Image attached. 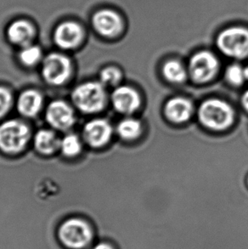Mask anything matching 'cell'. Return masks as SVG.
Listing matches in <instances>:
<instances>
[{"label":"cell","instance_id":"cell-1","mask_svg":"<svg viewBox=\"0 0 248 249\" xmlns=\"http://www.w3.org/2000/svg\"><path fill=\"white\" fill-rule=\"evenodd\" d=\"M56 235L67 249H89L96 241L94 226L82 216H70L63 219L58 226Z\"/></svg>","mask_w":248,"mask_h":249},{"label":"cell","instance_id":"cell-2","mask_svg":"<svg viewBox=\"0 0 248 249\" xmlns=\"http://www.w3.org/2000/svg\"><path fill=\"white\" fill-rule=\"evenodd\" d=\"M198 118L201 124L214 131H223L235 121L231 106L219 99H209L200 106Z\"/></svg>","mask_w":248,"mask_h":249},{"label":"cell","instance_id":"cell-3","mask_svg":"<svg viewBox=\"0 0 248 249\" xmlns=\"http://www.w3.org/2000/svg\"><path fill=\"white\" fill-rule=\"evenodd\" d=\"M75 106L84 113H95L105 107L106 93L104 85L98 82L80 84L72 92Z\"/></svg>","mask_w":248,"mask_h":249},{"label":"cell","instance_id":"cell-4","mask_svg":"<svg viewBox=\"0 0 248 249\" xmlns=\"http://www.w3.org/2000/svg\"><path fill=\"white\" fill-rule=\"evenodd\" d=\"M217 46L223 54L234 59L248 56V30L244 27H229L217 37Z\"/></svg>","mask_w":248,"mask_h":249},{"label":"cell","instance_id":"cell-5","mask_svg":"<svg viewBox=\"0 0 248 249\" xmlns=\"http://www.w3.org/2000/svg\"><path fill=\"white\" fill-rule=\"evenodd\" d=\"M30 138L27 125L18 120H9L0 125V150L15 154L21 152Z\"/></svg>","mask_w":248,"mask_h":249},{"label":"cell","instance_id":"cell-6","mask_svg":"<svg viewBox=\"0 0 248 249\" xmlns=\"http://www.w3.org/2000/svg\"><path fill=\"white\" fill-rule=\"evenodd\" d=\"M219 68L218 59L209 51H200L190 60L188 73L193 81L197 84H206L217 75Z\"/></svg>","mask_w":248,"mask_h":249},{"label":"cell","instance_id":"cell-7","mask_svg":"<svg viewBox=\"0 0 248 249\" xmlns=\"http://www.w3.org/2000/svg\"><path fill=\"white\" fill-rule=\"evenodd\" d=\"M71 72V61L58 53L49 54L44 59L42 73L45 81L52 85H61L68 80Z\"/></svg>","mask_w":248,"mask_h":249},{"label":"cell","instance_id":"cell-8","mask_svg":"<svg viewBox=\"0 0 248 249\" xmlns=\"http://www.w3.org/2000/svg\"><path fill=\"white\" fill-rule=\"evenodd\" d=\"M48 123L58 130H67L75 123L74 111L65 101H54L49 105L46 110Z\"/></svg>","mask_w":248,"mask_h":249},{"label":"cell","instance_id":"cell-9","mask_svg":"<svg viewBox=\"0 0 248 249\" xmlns=\"http://www.w3.org/2000/svg\"><path fill=\"white\" fill-rule=\"evenodd\" d=\"M112 128L109 122L105 119H94L89 122L84 128L85 142L92 147H101L111 140Z\"/></svg>","mask_w":248,"mask_h":249},{"label":"cell","instance_id":"cell-10","mask_svg":"<svg viewBox=\"0 0 248 249\" xmlns=\"http://www.w3.org/2000/svg\"><path fill=\"white\" fill-rule=\"evenodd\" d=\"M111 102L118 112L129 115L140 108L141 100L140 94L135 89L128 86H121L117 88L112 93Z\"/></svg>","mask_w":248,"mask_h":249},{"label":"cell","instance_id":"cell-11","mask_svg":"<svg viewBox=\"0 0 248 249\" xmlns=\"http://www.w3.org/2000/svg\"><path fill=\"white\" fill-rule=\"evenodd\" d=\"M95 30L105 37H115L122 30L123 21L118 13L111 10H99L93 17Z\"/></svg>","mask_w":248,"mask_h":249},{"label":"cell","instance_id":"cell-12","mask_svg":"<svg viewBox=\"0 0 248 249\" xmlns=\"http://www.w3.org/2000/svg\"><path fill=\"white\" fill-rule=\"evenodd\" d=\"M84 33L78 24L67 21L58 26L54 32V41L59 47L70 50L77 47L83 39Z\"/></svg>","mask_w":248,"mask_h":249},{"label":"cell","instance_id":"cell-13","mask_svg":"<svg viewBox=\"0 0 248 249\" xmlns=\"http://www.w3.org/2000/svg\"><path fill=\"white\" fill-rule=\"evenodd\" d=\"M165 115L169 121L183 124L190 120L193 114V105L184 97L172 98L165 105Z\"/></svg>","mask_w":248,"mask_h":249},{"label":"cell","instance_id":"cell-14","mask_svg":"<svg viewBox=\"0 0 248 249\" xmlns=\"http://www.w3.org/2000/svg\"><path fill=\"white\" fill-rule=\"evenodd\" d=\"M43 105V97L36 90H26L20 94L17 101V108L20 114L32 118L38 113Z\"/></svg>","mask_w":248,"mask_h":249},{"label":"cell","instance_id":"cell-15","mask_svg":"<svg viewBox=\"0 0 248 249\" xmlns=\"http://www.w3.org/2000/svg\"><path fill=\"white\" fill-rule=\"evenodd\" d=\"M34 36V27L26 20L15 21L8 29V37L10 42L23 47L29 45Z\"/></svg>","mask_w":248,"mask_h":249},{"label":"cell","instance_id":"cell-16","mask_svg":"<svg viewBox=\"0 0 248 249\" xmlns=\"http://www.w3.org/2000/svg\"><path fill=\"white\" fill-rule=\"evenodd\" d=\"M61 141L54 132L42 129L34 137V145L37 152L44 155H51L60 148Z\"/></svg>","mask_w":248,"mask_h":249},{"label":"cell","instance_id":"cell-17","mask_svg":"<svg viewBox=\"0 0 248 249\" xmlns=\"http://www.w3.org/2000/svg\"><path fill=\"white\" fill-rule=\"evenodd\" d=\"M162 74L168 82L179 84L186 80L188 71L179 61L171 60L163 65Z\"/></svg>","mask_w":248,"mask_h":249},{"label":"cell","instance_id":"cell-18","mask_svg":"<svg viewBox=\"0 0 248 249\" xmlns=\"http://www.w3.org/2000/svg\"><path fill=\"white\" fill-rule=\"evenodd\" d=\"M142 125L135 118H125L118 124L117 132L118 135L126 141H133L141 135Z\"/></svg>","mask_w":248,"mask_h":249},{"label":"cell","instance_id":"cell-19","mask_svg":"<svg viewBox=\"0 0 248 249\" xmlns=\"http://www.w3.org/2000/svg\"><path fill=\"white\" fill-rule=\"evenodd\" d=\"M60 149L64 156L73 158L80 153L82 143L78 136L74 134H68L61 140Z\"/></svg>","mask_w":248,"mask_h":249},{"label":"cell","instance_id":"cell-20","mask_svg":"<svg viewBox=\"0 0 248 249\" xmlns=\"http://www.w3.org/2000/svg\"><path fill=\"white\" fill-rule=\"evenodd\" d=\"M225 78L229 84L234 86L242 85L246 80H248L245 68L236 64L231 65L226 69Z\"/></svg>","mask_w":248,"mask_h":249},{"label":"cell","instance_id":"cell-21","mask_svg":"<svg viewBox=\"0 0 248 249\" xmlns=\"http://www.w3.org/2000/svg\"><path fill=\"white\" fill-rule=\"evenodd\" d=\"M41 50L37 46L34 45H27L22 49L19 54L20 61L25 66L32 67L37 64L41 59Z\"/></svg>","mask_w":248,"mask_h":249},{"label":"cell","instance_id":"cell-22","mask_svg":"<svg viewBox=\"0 0 248 249\" xmlns=\"http://www.w3.org/2000/svg\"><path fill=\"white\" fill-rule=\"evenodd\" d=\"M101 81L103 85L115 86L119 84L122 79L120 70L116 68H106L101 72Z\"/></svg>","mask_w":248,"mask_h":249},{"label":"cell","instance_id":"cell-23","mask_svg":"<svg viewBox=\"0 0 248 249\" xmlns=\"http://www.w3.org/2000/svg\"><path fill=\"white\" fill-rule=\"evenodd\" d=\"M12 103V96L5 88L0 87V118L6 114Z\"/></svg>","mask_w":248,"mask_h":249},{"label":"cell","instance_id":"cell-24","mask_svg":"<svg viewBox=\"0 0 248 249\" xmlns=\"http://www.w3.org/2000/svg\"><path fill=\"white\" fill-rule=\"evenodd\" d=\"M89 249H118L114 243L106 240H97Z\"/></svg>","mask_w":248,"mask_h":249},{"label":"cell","instance_id":"cell-25","mask_svg":"<svg viewBox=\"0 0 248 249\" xmlns=\"http://www.w3.org/2000/svg\"><path fill=\"white\" fill-rule=\"evenodd\" d=\"M242 104L246 111H248V89L244 94H242Z\"/></svg>","mask_w":248,"mask_h":249},{"label":"cell","instance_id":"cell-26","mask_svg":"<svg viewBox=\"0 0 248 249\" xmlns=\"http://www.w3.org/2000/svg\"><path fill=\"white\" fill-rule=\"evenodd\" d=\"M246 75H247V79L248 80V66L247 68H245Z\"/></svg>","mask_w":248,"mask_h":249},{"label":"cell","instance_id":"cell-27","mask_svg":"<svg viewBox=\"0 0 248 249\" xmlns=\"http://www.w3.org/2000/svg\"></svg>","mask_w":248,"mask_h":249}]
</instances>
